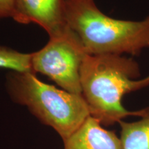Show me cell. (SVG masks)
I'll return each instance as SVG.
<instances>
[{
  "mask_svg": "<svg viewBox=\"0 0 149 149\" xmlns=\"http://www.w3.org/2000/svg\"><path fill=\"white\" fill-rule=\"evenodd\" d=\"M86 55L77 35L68 27L62 34L50 37L44 48L31 54L33 71L48 76L64 91L82 95L80 68Z\"/></svg>",
  "mask_w": 149,
  "mask_h": 149,
  "instance_id": "277c9868",
  "label": "cell"
},
{
  "mask_svg": "<svg viewBox=\"0 0 149 149\" xmlns=\"http://www.w3.org/2000/svg\"><path fill=\"white\" fill-rule=\"evenodd\" d=\"M138 64L119 55H86L80 68L81 94L90 115L102 124L113 125L128 116L143 117L147 109L129 111L123 107L124 95L149 86V75L142 79Z\"/></svg>",
  "mask_w": 149,
  "mask_h": 149,
  "instance_id": "6da1fadb",
  "label": "cell"
},
{
  "mask_svg": "<svg viewBox=\"0 0 149 149\" xmlns=\"http://www.w3.org/2000/svg\"><path fill=\"white\" fill-rule=\"evenodd\" d=\"M15 9V0H0V19L13 17Z\"/></svg>",
  "mask_w": 149,
  "mask_h": 149,
  "instance_id": "9c48e42d",
  "label": "cell"
},
{
  "mask_svg": "<svg viewBox=\"0 0 149 149\" xmlns=\"http://www.w3.org/2000/svg\"><path fill=\"white\" fill-rule=\"evenodd\" d=\"M64 6L65 0H15L13 18L22 24H37L53 37L68 28Z\"/></svg>",
  "mask_w": 149,
  "mask_h": 149,
  "instance_id": "5b68a950",
  "label": "cell"
},
{
  "mask_svg": "<svg viewBox=\"0 0 149 149\" xmlns=\"http://www.w3.org/2000/svg\"><path fill=\"white\" fill-rule=\"evenodd\" d=\"M6 88L15 102L27 107L43 124L55 129L63 140L90 116L82 95L42 82L33 72H10Z\"/></svg>",
  "mask_w": 149,
  "mask_h": 149,
  "instance_id": "3957f363",
  "label": "cell"
},
{
  "mask_svg": "<svg viewBox=\"0 0 149 149\" xmlns=\"http://www.w3.org/2000/svg\"><path fill=\"white\" fill-rule=\"evenodd\" d=\"M138 121H120V139L123 149H149V107Z\"/></svg>",
  "mask_w": 149,
  "mask_h": 149,
  "instance_id": "52a82bcc",
  "label": "cell"
},
{
  "mask_svg": "<svg viewBox=\"0 0 149 149\" xmlns=\"http://www.w3.org/2000/svg\"><path fill=\"white\" fill-rule=\"evenodd\" d=\"M65 19L87 55H138L149 47V16L120 20L99 10L93 0H65Z\"/></svg>",
  "mask_w": 149,
  "mask_h": 149,
  "instance_id": "7a4b0ae2",
  "label": "cell"
},
{
  "mask_svg": "<svg viewBox=\"0 0 149 149\" xmlns=\"http://www.w3.org/2000/svg\"><path fill=\"white\" fill-rule=\"evenodd\" d=\"M63 141L64 149H123L120 137L91 115Z\"/></svg>",
  "mask_w": 149,
  "mask_h": 149,
  "instance_id": "8992f818",
  "label": "cell"
},
{
  "mask_svg": "<svg viewBox=\"0 0 149 149\" xmlns=\"http://www.w3.org/2000/svg\"><path fill=\"white\" fill-rule=\"evenodd\" d=\"M0 68L34 73L31 65V54L19 53L3 46H0Z\"/></svg>",
  "mask_w": 149,
  "mask_h": 149,
  "instance_id": "ba28073f",
  "label": "cell"
}]
</instances>
